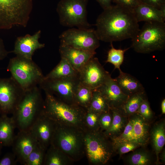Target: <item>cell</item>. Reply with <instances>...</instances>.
<instances>
[{"instance_id":"obj_1","label":"cell","mask_w":165,"mask_h":165,"mask_svg":"<svg viewBox=\"0 0 165 165\" xmlns=\"http://www.w3.org/2000/svg\"><path fill=\"white\" fill-rule=\"evenodd\" d=\"M95 25L99 40L110 43L132 39L140 29L133 11L117 4L104 9Z\"/></svg>"},{"instance_id":"obj_2","label":"cell","mask_w":165,"mask_h":165,"mask_svg":"<svg viewBox=\"0 0 165 165\" xmlns=\"http://www.w3.org/2000/svg\"><path fill=\"white\" fill-rule=\"evenodd\" d=\"M43 113L57 124L71 126L86 132L84 117L86 110L76 105H70L45 92Z\"/></svg>"},{"instance_id":"obj_3","label":"cell","mask_w":165,"mask_h":165,"mask_svg":"<svg viewBox=\"0 0 165 165\" xmlns=\"http://www.w3.org/2000/svg\"><path fill=\"white\" fill-rule=\"evenodd\" d=\"M44 104L40 88L36 86L24 91L12 114L19 131L28 130L42 113Z\"/></svg>"},{"instance_id":"obj_4","label":"cell","mask_w":165,"mask_h":165,"mask_svg":"<svg viewBox=\"0 0 165 165\" xmlns=\"http://www.w3.org/2000/svg\"><path fill=\"white\" fill-rule=\"evenodd\" d=\"M85 132L73 126L57 124L50 145L59 149L74 162L82 159L85 154Z\"/></svg>"},{"instance_id":"obj_5","label":"cell","mask_w":165,"mask_h":165,"mask_svg":"<svg viewBox=\"0 0 165 165\" xmlns=\"http://www.w3.org/2000/svg\"><path fill=\"white\" fill-rule=\"evenodd\" d=\"M131 47L136 52L149 53L165 48L164 22H146L131 39Z\"/></svg>"},{"instance_id":"obj_6","label":"cell","mask_w":165,"mask_h":165,"mask_svg":"<svg viewBox=\"0 0 165 165\" xmlns=\"http://www.w3.org/2000/svg\"><path fill=\"white\" fill-rule=\"evenodd\" d=\"M33 7V0H0V29L26 27Z\"/></svg>"},{"instance_id":"obj_7","label":"cell","mask_w":165,"mask_h":165,"mask_svg":"<svg viewBox=\"0 0 165 165\" xmlns=\"http://www.w3.org/2000/svg\"><path fill=\"white\" fill-rule=\"evenodd\" d=\"M7 70L24 91L39 85L44 77L41 70L32 59L17 56L10 59Z\"/></svg>"},{"instance_id":"obj_8","label":"cell","mask_w":165,"mask_h":165,"mask_svg":"<svg viewBox=\"0 0 165 165\" xmlns=\"http://www.w3.org/2000/svg\"><path fill=\"white\" fill-rule=\"evenodd\" d=\"M85 154L92 165L106 164L114 152L111 140L100 130L85 133Z\"/></svg>"},{"instance_id":"obj_9","label":"cell","mask_w":165,"mask_h":165,"mask_svg":"<svg viewBox=\"0 0 165 165\" xmlns=\"http://www.w3.org/2000/svg\"><path fill=\"white\" fill-rule=\"evenodd\" d=\"M88 0H61L58 3L56 10L60 23L70 28H90L88 22L86 7Z\"/></svg>"},{"instance_id":"obj_10","label":"cell","mask_w":165,"mask_h":165,"mask_svg":"<svg viewBox=\"0 0 165 165\" xmlns=\"http://www.w3.org/2000/svg\"><path fill=\"white\" fill-rule=\"evenodd\" d=\"M80 83L78 76L61 79H45L39 84L45 92L51 94L61 101L70 105H76L75 95Z\"/></svg>"},{"instance_id":"obj_11","label":"cell","mask_w":165,"mask_h":165,"mask_svg":"<svg viewBox=\"0 0 165 165\" xmlns=\"http://www.w3.org/2000/svg\"><path fill=\"white\" fill-rule=\"evenodd\" d=\"M60 44L84 50L94 51L100 46L95 30L92 28H69L60 35Z\"/></svg>"},{"instance_id":"obj_12","label":"cell","mask_w":165,"mask_h":165,"mask_svg":"<svg viewBox=\"0 0 165 165\" xmlns=\"http://www.w3.org/2000/svg\"><path fill=\"white\" fill-rule=\"evenodd\" d=\"M80 83L94 90L104 84L111 77L94 57L90 58L78 72Z\"/></svg>"},{"instance_id":"obj_13","label":"cell","mask_w":165,"mask_h":165,"mask_svg":"<svg viewBox=\"0 0 165 165\" xmlns=\"http://www.w3.org/2000/svg\"><path fill=\"white\" fill-rule=\"evenodd\" d=\"M24 91L11 77L0 78V113L12 114Z\"/></svg>"},{"instance_id":"obj_14","label":"cell","mask_w":165,"mask_h":165,"mask_svg":"<svg viewBox=\"0 0 165 165\" xmlns=\"http://www.w3.org/2000/svg\"><path fill=\"white\" fill-rule=\"evenodd\" d=\"M57 124L43 112L28 130L38 143L47 149L50 145Z\"/></svg>"},{"instance_id":"obj_15","label":"cell","mask_w":165,"mask_h":165,"mask_svg":"<svg viewBox=\"0 0 165 165\" xmlns=\"http://www.w3.org/2000/svg\"><path fill=\"white\" fill-rule=\"evenodd\" d=\"M38 143L29 130L19 131L11 145L17 162L24 165L28 157Z\"/></svg>"},{"instance_id":"obj_16","label":"cell","mask_w":165,"mask_h":165,"mask_svg":"<svg viewBox=\"0 0 165 165\" xmlns=\"http://www.w3.org/2000/svg\"><path fill=\"white\" fill-rule=\"evenodd\" d=\"M41 33L39 30L32 35L28 34L16 38L14 47L11 53L16 56L25 59L32 60L34 53L37 50L44 48L45 45L39 41Z\"/></svg>"},{"instance_id":"obj_17","label":"cell","mask_w":165,"mask_h":165,"mask_svg":"<svg viewBox=\"0 0 165 165\" xmlns=\"http://www.w3.org/2000/svg\"><path fill=\"white\" fill-rule=\"evenodd\" d=\"M96 90L104 96L110 109L120 108L129 97L123 93L115 79L111 77Z\"/></svg>"},{"instance_id":"obj_18","label":"cell","mask_w":165,"mask_h":165,"mask_svg":"<svg viewBox=\"0 0 165 165\" xmlns=\"http://www.w3.org/2000/svg\"><path fill=\"white\" fill-rule=\"evenodd\" d=\"M59 52L61 57L66 59L78 72L96 52L80 50L60 44Z\"/></svg>"},{"instance_id":"obj_19","label":"cell","mask_w":165,"mask_h":165,"mask_svg":"<svg viewBox=\"0 0 165 165\" xmlns=\"http://www.w3.org/2000/svg\"><path fill=\"white\" fill-rule=\"evenodd\" d=\"M128 118L133 124L134 142L140 147H145L148 144L150 138L149 126L148 121L137 112Z\"/></svg>"},{"instance_id":"obj_20","label":"cell","mask_w":165,"mask_h":165,"mask_svg":"<svg viewBox=\"0 0 165 165\" xmlns=\"http://www.w3.org/2000/svg\"><path fill=\"white\" fill-rule=\"evenodd\" d=\"M119 75L115 79L117 84L125 94L129 96L145 91L140 82L131 75L121 70Z\"/></svg>"},{"instance_id":"obj_21","label":"cell","mask_w":165,"mask_h":165,"mask_svg":"<svg viewBox=\"0 0 165 165\" xmlns=\"http://www.w3.org/2000/svg\"><path fill=\"white\" fill-rule=\"evenodd\" d=\"M133 12L138 22H164L165 20L159 9L141 2L135 8Z\"/></svg>"},{"instance_id":"obj_22","label":"cell","mask_w":165,"mask_h":165,"mask_svg":"<svg viewBox=\"0 0 165 165\" xmlns=\"http://www.w3.org/2000/svg\"><path fill=\"white\" fill-rule=\"evenodd\" d=\"M16 126L13 119L7 115L0 116V145L2 146H11L15 135Z\"/></svg>"},{"instance_id":"obj_23","label":"cell","mask_w":165,"mask_h":165,"mask_svg":"<svg viewBox=\"0 0 165 165\" xmlns=\"http://www.w3.org/2000/svg\"><path fill=\"white\" fill-rule=\"evenodd\" d=\"M78 76V72L65 58L61 57L57 65L48 74L45 79H61L72 78Z\"/></svg>"},{"instance_id":"obj_24","label":"cell","mask_w":165,"mask_h":165,"mask_svg":"<svg viewBox=\"0 0 165 165\" xmlns=\"http://www.w3.org/2000/svg\"><path fill=\"white\" fill-rule=\"evenodd\" d=\"M111 110L112 115V124L108 130L103 132L105 135L110 139L120 136L128 121V117L122 115L117 109Z\"/></svg>"},{"instance_id":"obj_25","label":"cell","mask_w":165,"mask_h":165,"mask_svg":"<svg viewBox=\"0 0 165 165\" xmlns=\"http://www.w3.org/2000/svg\"><path fill=\"white\" fill-rule=\"evenodd\" d=\"M74 162L64 152L50 145L46 150L43 165H70Z\"/></svg>"},{"instance_id":"obj_26","label":"cell","mask_w":165,"mask_h":165,"mask_svg":"<svg viewBox=\"0 0 165 165\" xmlns=\"http://www.w3.org/2000/svg\"><path fill=\"white\" fill-rule=\"evenodd\" d=\"M163 121L156 124L151 132V138L156 157V164L159 163V155L165 143V125Z\"/></svg>"},{"instance_id":"obj_27","label":"cell","mask_w":165,"mask_h":165,"mask_svg":"<svg viewBox=\"0 0 165 165\" xmlns=\"http://www.w3.org/2000/svg\"><path fill=\"white\" fill-rule=\"evenodd\" d=\"M146 98L145 91L135 93L129 96L125 103L117 109L122 115L128 117L137 112L141 103Z\"/></svg>"},{"instance_id":"obj_28","label":"cell","mask_w":165,"mask_h":165,"mask_svg":"<svg viewBox=\"0 0 165 165\" xmlns=\"http://www.w3.org/2000/svg\"><path fill=\"white\" fill-rule=\"evenodd\" d=\"M93 90L80 83L76 90L75 100L77 105L87 110L92 98Z\"/></svg>"},{"instance_id":"obj_29","label":"cell","mask_w":165,"mask_h":165,"mask_svg":"<svg viewBox=\"0 0 165 165\" xmlns=\"http://www.w3.org/2000/svg\"><path fill=\"white\" fill-rule=\"evenodd\" d=\"M88 109L99 114L108 112L110 109L105 99L97 90L93 91L92 99Z\"/></svg>"},{"instance_id":"obj_30","label":"cell","mask_w":165,"mask_h":165,"mask_svg":"<svg viewBox=\"0 0 165 165\" xmlns=\"http://www.w3.org/2000/svg\"><path fill=\"white\" fill-rule=\"evenodd\" d=\"M152 161L149 152L142 148L133 152L128 157L127 162L131 165H148L151 164Z\"/></svg>"},{"instance_id":"obj_31","label":"cell","mask_w":165,"mask_h":165,"mask_svg":"<svg viewBox=\"0 0 165 165\" xmlns=\"http://www.w3.org/2000/svg\"><path fill=\"white\" fill-rule=\"evenodd\" d=\"M110 43L111 48L108 52L106 62L112 64L115 69L120 71V67L123 61L124 53L130 47L124 50L116 49L114 47L112 42Z\"/></svg>"},{"instance_id":"obj_32","label":"cell","mask_w":165,"mask_h":165,"mask_svg":"<svg viewBox=\"0 0 165 165\" xmlns=\"http://www.w3.org/2000/svg\"><path fill=\"white\" fill-rule=\"evenodd\" d=\"M46 150L38 143L28 157L24 165H43Z\"/></svg>"},{"instance_id":"obj_33","label":"cell","mask_w":165,"mask_h":165,"mask_svg":"<svg viewBox=\"0 0 165 165\" xmlns=\"http://www.w3.org/2000/svg\"><path fill=\"white\" fill-rule=\"evenodd\" d=\"M100 114L88 109L86 110L84 120L86 132L100 130L99 120Z\"/></svg>"},{"instance_id":"obj_34","label":"cell","mask_w":165,"mask_h":165,"mask_svg":"<svg viewBox=\"0 0 165 165\" xmlns=\"http://www.w3.org/2000/svg\"><path fill=\"white\" fill-rule=\"evenodd\" d=\"M112 120V115L111 109L108 112L101 113L99 119L100 130L104 132L108 130L111 125Z\"/></svg>"},{"instance_id":"obj_35","label":"cell","mask_w":165,"mask_h":165,"mask_svg":"<svg viewBox=\"0 0 165 165\" xmlns=\"http://www.w3.org/2000/svg\"><path fill=\"white\" fill-rule=\"evenodd\" d=\"M140 147L137 144L133 142H125L119 144L113 147L114 152L120 155L128 152Z\"/></svg>"},{"instance_id":"obj_36","label":"cell","mask_w":165,"mask_h":165,"mask_svg":"<svg viewBox=\"0 0 165 165\" xmlns=\"http://www.w3.org/2000/svg\"><path fill=\"white\" fill-rule=\"evenodd\" d=\"M137 112L147 121L152 118L153 116L152 112L146 98L142 102Z\"/></svg>"},{"instance_id":"obj_37","label":"cell","mask_w":165,"mask_h":165,"mask_svg":"<svg viewBox=\"0 0 165 165\" xmlns=\"http://www.w3.org/2000/svg\"><path fill=\"white\" fill-rule=\"evenodd\" d=\"M116 4L133 11L141 2L140 0H113Z\"/></svg>"},{"instance_id":"obj_38","label":"cell","mask_w":165,"mask_h":165,"mask_svg":"<svg viewBox=\"0 0 165 165\" xmlns=\"http://www.w3.org/2000/svg\"><path fill=\"white\" fill-rule=\"evenodd\" d=\"M17 162L14 153L13 152H9L0 159V165H15Z\"/></svg>"},{"instance_id":"obj_39","label":"cell","mask_w":165,"mask_h":165,"mask_svg":"<svg viewBox=\"0 0 165 165\" xmlns=\"http://www.w3.org/2000/svg\"><path fill=\"white\" fill-rule=\"evenodd\" d=\"M142 3L146 4L160 9L161 6L165 4V0H140Z\"/></svg>"},{"instance_id":"obj_40","label":"cell","mask_w":165,"mask_h":165,"mask_svg":"<svg viewBox=\"0 0 165 165\" xmlns=\"http://www.w3.org/2000/svg\"><path fill=\"white\" fill-rule=\"evenodd\" d=\"M10 51H8L6 49L3 40L0 38V61L6 58Z\"/></svg>"},{"instance_id":"obj_41","label":"cell","mask_w":165,"mask_h":165,"mask_svg":"<svg viewBox=\"0 0 165 165\" xmlns=\"http://www.w3.org/2000/svg\"><path fill=\"white\" fill-rule=\"evenodd\" d=\"M104 9H106L111 5V2L113 0H96Z\"/></svg>"},{"instance_id":"obj_42","label":"cell","mask_w":165,"mask_h":165,"mask_svg":"<svg viewBox=\"0 0 165 165\" xmlns=\"http://www.w3.org/2000/svg\"><path fill=\"white\" fill-rule=\"evenodd\" d=\"M162 114L165 113V99H164L162 101L161 105Z\"/></svg>"},{"instance_id":"obj_43","label":"cell","mask_w":165,"mask_h":165,"mask_svg":"<svg viewBox=\"0 0 165 165\" xmlns=\"http://www.w3.org/2000/svg\"><path fill=\"white\" fill-rule=\"evenodd\" d=\"M159 9L161 11L163 18L165 20V4L162 5Z\"/></svg>"},{"instance_id":"obj_44","label":"cell","mask_w":165,"mask_h":165,"mask_svg":"<svg viewBox=\"0 0 165 165\" xmlns=\"http://www.w3.org/2000/svg\"><path fill=\"white\" fill-rule=\"evenodd\" d=\"M165 152L164 150H163L161 155H160V159L162 160V161L163 163H165Z\"/></svg>"},{"instance_id":"obj_45","label":"cell","mask_w":165,"mask_h":165,"mask_svg":"<svg viewBox=\"0 0 165 165\" xmlns=\"http://www.w3.org/2000/svg\"><path fill=\"white\" fill-rule=\"evenodd\" d=\"M2 146L0 145V154L1 153V150H2Z\"/></svg>"},{"instance_id":"obj_46","label":"cell","mask_w":165,"mask_h":165,"mask_svg":"<svg viewBox=\"0 0 165 165\" xmlns=\"http://www.w3.org/2000/svg\"></svg>"}]
</instances>
